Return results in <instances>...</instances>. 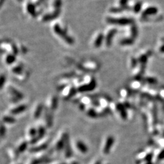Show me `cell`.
Masks as SVG:
<instances>
[{
	"mask_svg": "<svg viewBox=\"0 0 164 164\" xmlns=\"http://www.w3.org/2000/svg\"><path fill=\"white\" fill-rule=\"evenodd\" d=\"M8 92L9 96H10L11 101L13 102L14 104H15V103L20 102L23 99V95L22 94V93L15 88H13L12 86L9 87L8 89Z\"/></svg>",
	"mask_w": 164,
	"mask_h": 164,
	"instance_id": "277c9868",
	"label": "cell"
},
{
	"mask_svg": "<svg viewBox=\"0 0 164 164\" xmlns=\"http://www.w3.org/2000/svg\"><path fill=\"white\" fill-rule=\"evenodd\" d=\"M87 115L92 118H95L97 116V112L93 108H86L85 109Z\"/></svg>",
	"mask_w": 164,
	"mask_h": 164,
	"instance_id": "44dd1931",
	"label": "cell"
},
{
	"mask_svg": "<svg viewBox=\"0 0 164 164\" xmlns=\"http://www.w3.org/2000/svg\"><path fill=\"white\" fill-rule=\"evenodd\" d=\"M27 11L29 12L32 17H35L36 15V12H35V8L33 4L29 3L27 4Z\"/></svg>",
	"mask_w": 164,
	"mask_h": 164,
	"instance_id": "7402d4cb",
	"label": "cell"
},
{
	"mask_svg": "<svg viewBox=\"0 0 164 164\" xmlns=\"http://www.w3.org/2000/svg\"><path fill=\"white\" fill-rule=\"evenodd\" d=\"M134 43V40L133 39L131 38H126L120 41V44L122 46H131Z\"/></svg>",
	"mask_w": 164,
	"mask_h": 164,
	"instance_id": "ffe728a7",
	"label": "cell"
},
{
	"mask_svg": "<svg viewBox=\"0 0 164 164\" xmlns=\"http://www.w3.org/2000/svg\"><path fill=\"white\" fill-rule=\"evenodd\" d=\"M162 41H163V43H164V38H163V39H162Z\"/></svg>",
	"mask_w": 164,
	"mask_h": 164,
	"instance_id": "d590c367",
	"label": "cell"
},
{
	"mask_svg": "<svg viewBox=\"0 0 164 164\" xmlns=\"http://www.w3.org/2000/svg\"><path fill=\"white\" fill-rule=\"evenodd\" d=\"M118 33V29H112L110 30L105 38V43L107 47H110L112 43V40H113L114 37Z\"/></svg>",
	"mask_w": 164,
	"mask_h": 164,
	"instance_id": "8fae6325",
	"label": "cell"
},
{
	"mask_svg": "<svg viewBox=\"0 0 164 164\" xmlns=\"http://www.w3.org/2000/svg\"><path fill=\"white\" fill-rule=\"evenodd\" d=\"M138 63H139L138 59L135 58H132V59H131V67H132L133 68H135V67L137 66V65Z\"/></svg>",
	"mask_w": 164,
	"mask_h": 164,
	"instance_id": "83f0119b",
	"label": "cell"
},
{
	"mask_svg": "<svg viewBox=\"0 0 164 164\" xmlns=\"http://www.w3.org/2000/svg\"><path fill=\"white\" fill-rule=\"evenodd\" d=\"M46 108L49 111H54L58 107V98L55 96H51L46 102Z\"/></svg>",
	"mask_w": 164,
	"mask_h": 164,
	"instance_id": "8992f818",
	"label": "cell"
},
{
	"mask_svg": "<svg viewBox=\"0 0 164 164\" xmlns=\"http://www.w3.org/2000/svg\"><path fill=\"white\" fill-rule=\"evenodd\" d=\"M142 7V3L141 1H137L133 6V12L135 13H138L140 11Z\"/></svg>",
	"mask_w": 164,
	"mask_h": 164,
	"instance_id": "603a6c76",
	"label": "cell"
},
{
	"mask_svg": "<svg viewBox=\"0 0 164 164\" xmlns=\"http://www.w3.org/2000/svg\"><path fill=\"white\" fill-rule=\"evenodd\" d=\"M12 71H13V72H14L15 74H20L21 72V71H22V68H21V66H18L13 68Z\"/></svg>",
	"mask_w": 164,
	"mask_h": 164,
	"instance_id": "f1b7e54d",
	"label": "cell"
},
{
	"mask_svg": "<svg viewBox=\"0 0 164 164\" xmlns=\"http://www.w3.org/2000/svg\"><path fill=\"white\" fill-rule=\"evenodd\" d=\"M1 122H3V123H7L9 125H12V124H14L15 123L16 119H15L14 117H13V116L8 114L7 115H4L2 116Z\"/></svg>",
	"mask_w": 164,
	"mask_h": 164,
	"instance_id": "5bb4252c",
	"label": "cell"
},
{
	"mask_svg": "<svg viewBox=\"0 0 164 164\" xmlns=\"http://www.w3.org/2000/svg\"><path fill=\"white\" fill-rule=\"evenodd\" d=\"M35 162L36 161H32V162H31V163L30 164H35Z\"/></svg>",
	"mask_w": 164,
	"mask_h": 164,
	"instance_id": "e575fe53",
	"label": "cell"
},
{
	"mask_svg": "<svg viewBox=\"0 0 164 164\" xmlns=\"http://www.w3.org/2000/svg\"><path fill=\"white\" fill-rule=\"evenodd\" d=\"M6 81V77L5 76V75L0 74V90H2L4 86Z\"/></svg>",
	"mask_w": 164,
	"mask_h": 164,
	"instance_id": "cb8c5ba5",
	"label": "cell"
},
{
	"mask_svg": "<svg viewBox=\"0 0 164 164\" xmlns=\"http://www.w3.org/2000/svg\"><path fill=\"white\" fill-rule=\"evenodd\" d=\"M163 135H164V134H163Z\"/></svg>",
	"mask_w": 164,
	"mask_h": 164,
	"instance_id": "f35d334b",
	"label": "cell"
},
{
	"mask_svg": "<svg viewBox=\"0 0 164 164\" xmlns=\"http://www.w3.org/2000/svg\"><path fill=\"white\" fill-rule=\"evenodd\" d=\"M54 31L56 34L58 35L60 37L63 39V40L69 44H72L74 43V40L70 37L66 32L63 29L60 27V26L56 24L54 26Z\"/></svg>",
	"mask_w": 164,
	"mask_h": 164,
	"instance_id": "3957f363",
	"label": "cell"
},
{
	"mask_svg": "<svg viewBox=\"0 0 164 164\" xmlns=\"http://www.w3.org/2000/svg\"><path fill=\"white\" fill-rule=\"evenodd\" d=\"M128 1L129 0H120V7H124L126 6H128L127 5V4L128 3Z\"/></svg>",
	"mask_w": 164,
	"mask_h": 164,
	"instance_id": "f546056e",
	"label": "cell"
},
{
	"mask_svg": "<svg viewBox=\"0 0 164 164\" xmlns=\"http://www.w3.org/2000/svg\"><path fill=\"white\" fill-rule=\"evenodd\" d=\"M107 23L112 25H117L120 26H126L134 24V20L133 18H112L108 17L106 18Z\"/></svg>",
	"mask_w": 164,
	"mask_h": 164,
	"instance_id": "7a4b0ae2",
	"label": "cell"
},
{
	"mask_svg": "<svg viewBox=\"0 0 164 164\" xmlns=\"http://www.w3.org/2000/svg\"><path fill=\"white\" fill-rule=\"evenodd\" d=\"M37 139L39 140H41L43 138H44V135L46 134V128L43 125H39L38 127L37 128Z\"/></svg>",
	"mask_w": 164,
	"mask_h": 164,
	"instance_id": "9a60e30c",
	"label": "cell"
},
{
	"mask_svg": "<svg viewBox=\"0 0 164 164\" xmlns=\"http://www.w3.org/2000/svg\"><path fill=\"white\" fill-rule=\"evenodd\" d=\"M44 122L47 127H50L53 124V119L52 118V117L50 114L45 113V115L44 116Z\"/></svg>",
	"mask_w": 164,
	"mask_h": 164,
	"instance_id": "ac0fdd59",
	"label": "cell"
},
{
	"mask_svg": "<svg viewBox=\"0 0 164 164\" xmlns=\"http://www.w3.org/2000/svg\"><path fill=\"white\" fill-rule=\"evenodd\" d=\"M74 92H75V88L73 86H68L63 90L62 95L63 97L66 98H69L74 95Z\"/></svg>",
	"mask_w": 164,
	"mask_h": 164,
	"instance_id": "4fadbf2b",
	"label": "cell"
},
{
	"mask_svg": "<svg viewBox=\"0 0 164 164\" xmlns=\"http://www.w3.org/2000/svg\"><path fill=\"white\" fill-rule=\"evenodd\" d=\"M44 112V106L41 104H37L35 105L32 110V115L34 119H39Z\"/></svg>",
	"mask_w": 164,
	"mask_h": 164,
	"instance_id": "ba28073f",
	"label": "cell"
},
{
	"mask_svg": "<svg viewBox=\"0 0 164 164\" xmlns=\"http://www.w3.org/2000/svg\"><path fill=\"white\" fill-rule=\"evenodd\" d=\"M43 0H34V2H35L36 4L40 3Z\"/></svg>",
	"mask_w": 164,
	"mask_h": 164,
	"instance_id": "d6a6232c",
	"label": "cell"
},
{
	"mask_svg": "<svg viewBox=\"0 0 164 164\" xmlns=\"http://www.w3.org/2000/svg\"><path fill=\"white\" fill-rule=\"evenodd\" d=\"M114 142V137L110 135V136L108 137L105 140V144L104 145V148L102 149L103 153L105 155H107L110 153L111 149L112 147V145H113Z\"/></svg>",
	"mask_w": 164,
	"mask_h": 164,
	"instance_id": "52a82bcc",
	"label": "cell"
},
{
	"mask_svg": "<svg viewBox=\"0 0 164 164\" xmlns=\"http://www.w3.org/2000/svg\"><path fill=\"white\" fill-rule=\"evenodd\" d=\"M159 50L161 53H164V44L161 46L160 49H159Z\"/></svg>",
	"mask_w": 164,
	"mask_h": 164,
	"instance_id": "1f68e13d",
	"label": "cell"
},
{
	"mask_svg": "<svg viewBox=\"0 0 164 164\" xmlns=\"http://www.w3.org/2000/svg\"><path fill=\"white\" fill-rule=\"evenodd\" d=\"M15 164H21V163H15Z\"/></svg>",
	"mask_w": 164,
	"mask_h": 164,
	"instance_id": "8d00e7d4",
	"label": "cell"
},
{
	"mask_svg": "<svg viewBox=\"0 0 164 164\" xmlns=\"http://www.w3.org/2000/svg\"><path fill=\"white\" fill-rule=\"evenodd\" d=\"M75 147L78 153L82 154H86L88 152L87 145L82 140H77L75 142Z\"/></svg>",
	"mask_w": 164,
	"mask_h": 164,
	"instance_id": "9c48e42d",
	"label": "cell"
},
{
	"mask_svg": "<svg viewBox=\"0 0 164 164\" xmlns=\"http://www.w3.org/2000/svg\"><path fill=\"white\" fill-rule=\"evenodd\" d=\"M27 109V105L25 104H18L13 106L9 108V114L12 116H16L22 114Z\"/></svg>",
	"mask_w": 164,
	"mask_h": 164,
	"instance_id": "5b68a950",
	"label": "cell"
},
{
	"mask_svg": "<svg viewBox=\"0 0 164 164\" xmlns=\"http://www.w3.org/2000/svg\"><path fill=\"white\" fill-rule=\"evenodd\" d=\"M145 80H146L147 83H148L149 84H151V85H154V84H156L157 82L156 78L153 77H147L145 78Z\"/></svg>",
	"mask_w": 164,
	"mask_h": 164,
	"instance_id": "484cf974",
	"label": "cell"
},
{
	"mask_svg": "<svg viewBox=\"0 0 164 164\" xmlns=\"http://www.w3.org/2000/svg\"><path fill=\"white\" fill-rule=\"evenodd\" d=\"M104 35L103 34H99L98 35V36L96 37V39L94 41V46L96 48H98L99 47L101 46L103 41H104Z\"/></svg>",
	"mask_w": 164,
	"mask_h": 164,
	"instance_id": "e0dca14e",
	"label": "cell"
},
{
	"mask_svg": "<svg viewBox=\"0 0 164 164\" xmlns=\"http://www.w3.org/2000/svg\"><path fill=\"white\" fill-rule=\"evenodd\" d=\"M69 141V137L68 133L64 131H62L56 138L54 142V148L56 151H63L66 144Z\"/></svg>",
	"mask_w": 164,
	"mask_h": 164,
	"instance_id": "6da1fadb",
	"label": "cell"
},
{
	"mask_svg": "<svg viewBox=\"0 0 164 164\" xmlns=\"http://www.w3.org/2000/svg\"><path fill=\"white\" fill-rule=\"evenodd\" d=\"M158 159L159 160H162V159H164V149H163V150L159 153L158 156Z\"/></svg>",
	"mask_w": 164,
	"mask_h": 164,
	"instance_id": "4dcf8cb0",
	"label": "cell"
},
{
	"mask_svg": "<svg viewBox=\"0 0 164 164\" xmlns=\"http://www.w3.org/2000/svg\"><path fill=\"white\" fill-rule=\"evenodd\" d=\"M123 11V9L122 7H112L110 9V12L113 13H120Z\"/></svg>",
	"mask_w": 164,
	"mask_h": 164,
	"instance_id": "4316f807",
	"label": "cell"
},
{
	"mask_svg": "<svg viewBox=\"0 0 164 164\" xmlns=\"http://www.w3.org/2000/svg\"><path fill=\"white\" fill-rule=\"evenodd\" d=\"M131 38L135 39H136L138 34H139V31H138V27L136 25L133 24L132 26L131 27Z\"/></svg>",
	"mask_w": 164,
	"mask_h": 164,
	"instance_id": "d6986e66",
	"label": "cell"
},
{
	"mask_svg": "<svg viewBox=\"0 0 164 164\" xmlns=\"http://www.w3.org/2000/svg\"><path fill=\"white\" fill-rule=\"evenodd\" d=\"M6 61L7 63H8V64H12V63H14V62H15V56H14V55H12V54L8 55L7 56L6 58Z\"/></svg>",
	"mask_w": 164,
	"mask_h": 164,
	"instance_id": "d4e9b609",
	"label": "cell"
},
{
	"mask_svg": "<svg viewBox=\"0 0 164 164\" xmlns=\"http://www.w3.org/2000/svg\"><path fill=\"white\" fill-rule=\"evenodd\" d=\"M94 164H101V162L99 161H97L95 162V163H94Z\"/></svg>",
	"mask_w": 164,
	"mask_h": 164,
	"instance_id": "836d02e7",
	"label": "cell"
},
{
	"mask_svg": "<svg viewBox=\"0 0 164 164\" xmlns=\"http://www.w3.org/2000/svg\"><path fill=\"white\" fill-rule=\"evenodd\" d=\"M8 154L9 157L12 160H16V159L19 157V154L20 153H18L17 151V149L16 148H9L8 149Z\"/></svg>",
	"mask_w": 164,
	"mask_h": 164,
	"instance_id": "2e32d148",
	"label": "cell"
},
{
	"mask_svg": "<svg viewBox=\"0 0 164 164\" xmlns=\"http://www.w3.org/2000/svg\"><path fill=\"white\" fill-rule=\"evenodd\" d=\"M28 145H29V143L27 142L26 140L21 139L17 143L16 149H17V151L20 154L23 153L27 149Z\"/></svg>",
	"mask_w": 164,
	"mask_h": 164,
	"instance_id": "7c38bea8",
	"label": "cell"
},
{
	"mask_svg": "<svg viewBox=\"0 0 164 164\" xmlns=\"http://www.w3.org/2000/svg\"><path fill=\"white\" fill-rule=\"evenodd\" d=\"M18 1H21V0H18Z\"/></svg>",
	"mask_w": 164,
	"mask_h": 164,
	"instance_id": "74e56055",
	"label": "cell"
},
{
	"mask_svg": "<svg viewBox=\"0 0 164 164\" xmlns=\"http://www.w3.org/2000/svg\"><path fill=\"white\" fill-rule=\"evenodd\" d=\"M158 12V9L156 7L152 6L148 7L142 13V17L143 20H147L149 16L154 15Z\"/></svg>",
	"mask_w": 164,
	"mask_h": 164,
	"instance_id": "30bf717a",
	"label": "cell"
}]
</instances>
